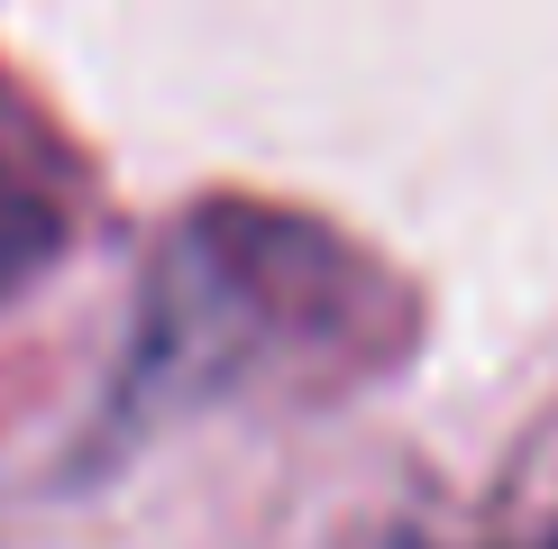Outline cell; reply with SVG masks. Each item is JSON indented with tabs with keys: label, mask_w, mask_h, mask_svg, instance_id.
Segmentation results:
<instances>
[{
	"label": "cell",
	"mask_w": 558,
	"mask_h": 549,
	"mask_svg": "<svg viewBox=\"0 0 558 549\" xmlns=\"http://www.w3.org/2000/svg\"><path fill=\"white\" fill-rule=\"evenodd\" d=\"M549 549H558V540H549Z\"/></svg>",
	"instance_id": "1"
}]
</instances>
